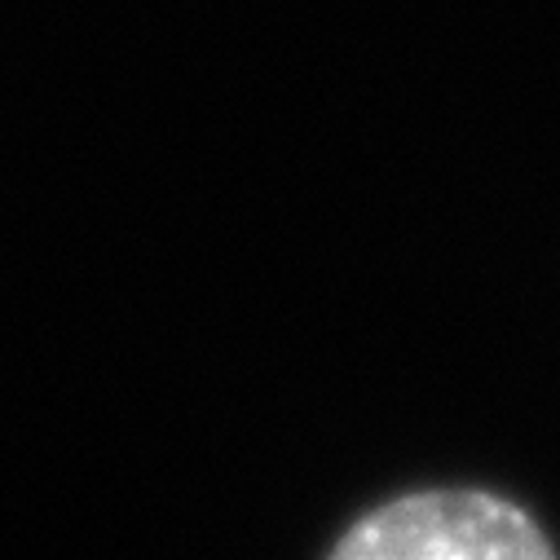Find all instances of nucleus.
Returning a JSON list of instances; mask_svg holds the SVG:
<instances>
[{"label":"nucleus","instance_id":"f257e3e1","mask_svg":"<svg viewBox=\"0 0 560 560\" xmlns=\"http://www.w3.org/2000/svg\"><path fill=\"white\" fill-rule=\"evenodd\" d=\"M336 560H551L538 521L490 490H419L380 503L331 547Z\"/></svg>","mask_w":560,"mask_h":560}]
</instances>
